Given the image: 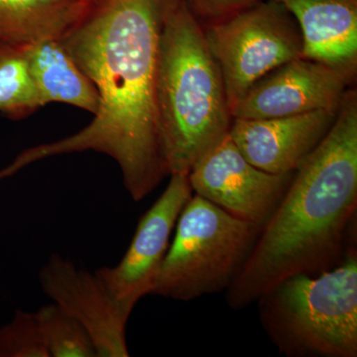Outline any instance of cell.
Returning a JSON list of instances; mask_svg holds the SVG:
<instances>
[{"mask_svg": "<svg viewBox=\"0 0 357 357\" xmlns=\"http://www.w3.org/2000/svg\"><path fill=\"white\" fill-rule=\"evenodd\" d=\"M178 0H91L61 38L100 95L86 128L30 147L0 171V181L33 163L93 151L114 159L126 191L142 201L169 176L156 103L157 64L164 20Z\"/></svg>", "mask_w": 357, "mask_h": 357, "instance_id": "6da1fadb", "label": "cell"}, {"mask_svg": "<svg viewBox=\"0 0 357 357\" xmlns=\"http://www.w3.org/2000/svg\"><path fill=\"white\" fill-rule=\"evenodd\" d=\"M356 208L357 91L347 89L332 128L296 171L227 289L229 306L243 309L287 277L335 266L354 248L347 243Z\"/></svg>", "mask_w": 357, "mask_h": 357, "instance_id": "7a4b0ae2", "label": "cell"}, {"mask_svg": "<svg viewBox=\"0 0 357 357\" xmlns=\"http://www.w3.org/2000/svg\"><path fill=\"white\" fill-rule=\"evenodd\" d=\"M156 103L169 176L188 175L229 134L232 116L222 74L185 0L171 7L162 27Z\"/></svg>", "mask_w": 357, "mask_h": 357, "instance_id": "3957f363", "label": "cell"}, {"mask_svg": "<svg viewBox=\"0 0 357 357\" xmlns=\"http://www.w3.org/2000/svg\"><path fill=\"white\" fill-rule=\"evenodd\" d=\"M268 337L288 357L357 356V252L317 274L292 275L257 300Z\"/></svg>", "mask_w": 357, "mask_h": 357, "instance_id": "277c9868", "label": "cell"}, {"mask_svg": "<svg viewBox=\"0 0 357 357\" xmlns=\"http://www.w3.org/2000/svg\"><path fill=\"white\" fill-rule=\"evenodd\" d=\"M175 227L152 295L183 302L227 291L262 229L196 194Z\"/></svg>", "mask_w": 357, "mask_h": 357, "instance_id": "5b68a950", "label": "cell"}, {"mask_svg": "<svg viewBox=\"0 0 357 357\" xmlns=\"http://www.w3.org/2000/svg\"><path fill=\"white\" fill-rule=\"evenodd\" d=\"M204 30L222 74L230 114L262 77L304 58L297 21L273 0H259L227 20L204 26Z\"/></svg>", "mask_w": 357, "mask_h": 357, "instance_id": "8992f818", "label": "cell"}, {"mask_svg": "<svg viewBox=\"0 0 357 357\" xmlns=\"http://www.w3.org/2000/svg\"><path fill=\"white\" fill-rule=\"evenodd\" d=\"M165 191L138 222L132 241L119 264L96 275L129 319L137 303L152 295L181 211L192 196L188 175L175 174Z\"/></svg>", "mask_w": 357, "mask_h": 357, "instance_id": "52a82bcc", "label": "cell"}, {"mask_svg": "<svg viewBox=\"0 0 357 357\" xmlns=\"http://www.w3.org/2000/svg\"><path fill=\"white\" fill-rule=\"evenodd\" d=\"M295 172L272 174L244 158L229 134L188 174L192 192L234 217L262 227L276 211Z\"/></svg>", "mask_w": 357, "mask_h": 357, "instance_id": "ba28073f", "label": "cell"}, {"mask_svg": "<svg viewBox=\"0 0 357 357\" xmlns=\"http://www.w3.org/2000/svg\"><path fill=\"white\" fill-rule=\"evenodd\" d=\"M354 79L306 58L296 59L262 77L231 110L232 119H265L337 109Z\"/></svg>", "mask_w": 357, "mask_h": 357, "instance_id": "9c48e42d", "label": "cell"}, {"mask_svg": "<svg viewBox=\"0 0 357 357\" xmlns=\"http://www.w3.org/2000/svg\"><path fill=\"white\" fill-rule=\"evenodd\" d=\"M39 278L44 293L86 328L96 356H129L126 335L128 319L96 274L53 255L42 267Z\"/></svg>", "mask_w": 357, "mask_h": 357, "instance_id": "30bf717a", "label": "cell"}, {"mask_svg": "<svg viewBox=\"0 0 357 357\" xmlns=\"http://www.w3.org/2000/svg\"><path fill=\"white\" fill-rule=\"evenodd\" d=\"M337 109L265 119H232L229 135L244 158L265 172H296L325 138Z\"/></svg>", "mask_w": 357, "mask_h": 357, "instance_id": "8fae6325", "label": "cell"}, {"mask_svg": "<svg viewBox=\"0 0 357 357\" xmlns=\"http://www.w3.org/2000/svg\"><path fill=\"white\" fill-rule=\"evenodd\" d=\"M297 21L303 57L356 79L357 0H273Z\"/></svg>", "mask_w": 357, "mask_h": 357, "instance_id": "7c38bea8", "label": "cell"}, {"mask_svg": "<svg viewBox=\"0 0 357 357\" xmlns=\"http://www.w3.org/2000/svg\"><path fill=\"white\" fill-rule=\"evenodd\" d=\"M25 56L42 107L61 102L96 114L100 107L98 89L75 62L61 38L28 45Z\"/></svg>", "mask_w": 357, "mask_h": 357, "instance_id": "4fadbf2b", "label": "cell"}, {"mask_svg": "<svg viewBox=\"0 0 357 357\" xmlns=\"http://www.w3.org/2000/svg\"><path fill=\"white\" fill-rule=\"evenodd\" d=\"M89 0H0V44L25 47L62 38Z\"/></svg>", "mask_w": 357, "mask_h": 357, "instance_id": "5bb4252c", "label": "cell"}, {"mask_svg": "<svg viewBox=\"0 0 357 357\" xmlns=\"http://www.w3.org/2000/svg\"><path fill=\"white\" fill-rule=\"evenodd\" d=\"M42 107L28 69L25 47L0 44V112L25 119Z\"/></svg>", "mask_w": 357, "mask_h": 357, "instance_id": "9a60e30c", "label": "cell"}, {"mask_svg": "<svg viewBox=\"0 0 357 357\" xmlns=\"http://www.w3.org/2000/svg\"><path fill=\"white\" fill-rule=\"evenodd\" d=\"M37 317L50 356H96L95 345L86 328L55 303L42 307Z\"/></svg>", "mask_w": 357, "mask_h": 357, "instance_id": "2e32d148", "label": "cell"}, {"mask_svg": "<svg viewBox=\"0 0 357 357\" xmlns=\"http://www.w3.org/2000/svg\"><path fill=\"white\" fill-rule=\"evenodd\" d=\"M0 357H50L37 312L18 310L0 326Z\"/></svg>", "mask_w": 357, "mask_h": 357, "instance_id": "e0dca14e", "label": "cell"}, {"mask_svg": "<svg viewBox=\"0 0 357 357\" xmlns=\"http://www.w3.org/2000/svg\"><path fill=\"white\" fill-rule=\"evenodd\" d=\"M203 26L220 22L259 0H185Z\"/></svg>", "mask_w": 357, "mask_h": 357, "instance_id": "ac0fdd59", "label": "cell"}, {"mask_svg": "<svg viewBox=\"0 0 357 357\" xmlns=\"http://www.w3.org/2000/svg\"><path fill=\"white\" fill-rule=\"evenodd\" d=\"M89 1H91V0H89Z\"/></svg>", "mask_w": 357, "mask_h": 357, "instance_id": "d6986e66", "label": "cell"}]
</instances>
